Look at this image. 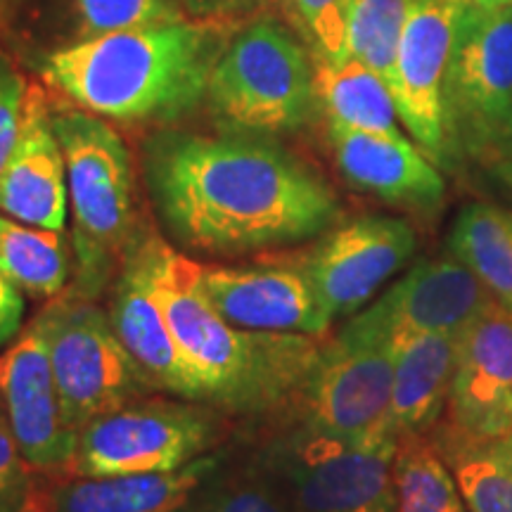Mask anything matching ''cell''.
I'll return each instance as SVG.
<instances>
[{
	"label": "cell",
	"instance_id": "6da1fadb",
	"mask_svg": "<svg viewBox=\"0 0 512 512\" xmlns=\"http://www.w3.org/2000/svg\"><path fill=\"white\" fill-rule=\"evenodd\" d=\"M145 178L166 228L192 252L297 245L339 219L328 181L259 133L162 131L145 145Z\"/></svg>",
	"mask_w": 512,
	"mask_h": 512
},
{
	"label": "cell",
	"instance_id": "7a4b0ae2",
	"mask_svg": "<svg viewBox=\"0 0 512 512\" xmlns=\"http://www.w3.org/2000/svg\"><path fill=\"white\" fill-rule=\"evenodd\" d=\"M233 34L228 19L117 31L43 53L36 72L72 105L128 126H166L207 100L214 64Z\"/></svg>",
	"mask_w": 512,
	"mask_h": 512
},
{
	"label": "cell",
	"instance_id": "3957f363",
	"mask_svg": "<svg viewBox=\"0 0 512 512\" xmlns=\"http://www.w3.org/2000/svg\"><path fill=\"white\" fill-rule=\"evenodd\" d=\"M152 278L183 354L202 377L207 403L233 411H268L297 399L325 342L297 332L235 328L202 285V266L150 235Z\"/></svg>",
	"mask_w": 512,
	"mask_h": 512
},
{
	"label": "cell",
	"instance_id": "277c9868",
	"mask_svg": "<svg viewBox=\"0 0 512 512\" xmlns=\"http://www.w3.org/2000/svg\"><path fill=\"white\" fill-rule=\"evenodd\" d=\"M67 164L72 247L79 266L76 294L91 299L121 264L136 238V169L110 121L81 107L53 110Z\"/></svg>",
	"mask_w": 512,
	"mask_h": 512
},
{
	"label": "cell",
	"instance_id": "5b68a950",
	"mask_svg": "<svg viewBox=\"0 0 512 512\" xmlns=\"http://www.w3.org/2000/svg\"><path fill=\"white\" fill-rule=\"evenodd\" d=\"M223 131H297L318 110L316 62L283 19L261 15L235 29L211 72L207 100Z\"/></svg>",
	"mask_w": 512,
	"mask_h": 512
},
{
	"label": "cell",
	"instance_id": "8992f818",
	"mask_svg": "<svg viewBox=\"0 0 512 512\" xmlns=\"http://www.w3.org/2000/svg\"><path fill=\"white\" fill-rule=\"evenodd\" d=\"M399 437L339 439L302 425L275 446V491L290 512H394Z\"/></svg>",
	"mask_w": 512,
	"mask_h": 512
},
{
	"label": "cell",
	"instance_id": "52a82bcc",
	"mask_svg": "<svg viewBox=\"0 0 512 512\" xmlns=\"http://www.w3.org/2000/svg\"><path fill=\"white\" fill-rule=\"evenodd\" d=\"M36 320L48 342L64 420L76 434L150 384L114 332L110 313L91 299H57Z\"/></svg>",
	"mask_w": 512,
	"mask_h": 512
},
{
	"label": "cell",
	"instance_id": "ba28073f",
	"mask_svg": "<svg viewBox=\"0 0 512 512\" xmlns=\"http://www.w3.org/2000/svg\"><path fill=\"white\" fill-rule=\"evenodd\" d=\"M216 441V418L190 403H126L86 425L67 470L72 477L174 472Z\"/></svg>",
	"mask_w": 512,
	"mask_h": 512
},
{
	"label": "cell",
	"instance_id": "9c48e42d",
	"mask_svg": "<svg viewBox=\"0 0 512 512\" xmlns=\"http://www.w3.org/2000/svg\"><path fill=\"white\" fill-rule=\"evenodd\" d=\"M453 157H498L512 110V8L467 5L446 74Z\"/></svg>",
	"mask_w": 512,
	"mask_h": 512
},
{
	"label": "cell",
	"instance_id": "30bf717a",
	"mask_svg": "<svg viewBox=\"0 0 512 512\" xmlns=\"http://www.w3.org/2000/svg\"><path fill=\"white\" fill-rule=\"evenodd\" d=\"M394 347L339 330L323 344L297 401L302 425L339 439L396 437L392 430Z\"/></svg>",
	"mask_w": 512,
	"mask_h": 512
},
{
	"label": "cell",
	"instance_id": "8fae6325",
	"mask_svg": "<svg viewBox=\"0 0 512 512\" xmlns=\"http://www.w3.org/2000/svg\"><path fill=\"white\" fill-rule=\"evenodd\" d=\"M467 5L470 0H415L394 67L392 95L401 124L415 145L444 169L453 164L446 126V74Z\"/></svg>",
	"mask_w": 512,
	"mask_h": 512
},
{
	"label": "cell",
	"instance_id": "7c38bea8",
	"mask_svg": "<svg viewBox=\"0 0 512 512\" xmlns=\"http://www.w3.org/2000/svg\"><path fill=\"white\" fill-rule=\"evenodd\" d=\"M418 240L394 216H361L328 230L302 259L320 309L330 320L354 316L396 271L408 264Z\"/></svg>",
	"mask_w": 512,
	"mask_h": 512
},
{
	"label": "cell",
	"instance_id": "4fadbf2b",
	"mask_svg": "<svg viewBox=\"0 0 512 512\" xmlns=\"http://www.w3.org/2000/svg\"><path fill=\"white\" fill-rule=\"evenodd\" d=\"M482 280L453 256L420 261L342 330L392 342L399 335L444 332L460 335L494 302Z\"/></svg>",
	"mask_w": 512,
	"mask_h": 512
},
{
	"label": "cell",
	"instance_id": "5bb4252c",
	"mask_svg": "<svg viewBox=\"0 0 512 512\" xmlns=\"http://www.w3.org/2000/svg\"><path fill=\"white\" fill-rule=\"evenodd\" d=\"M0 401L31 470H67L79 434L64 420L48 342L38 320L0 354Z\"/></svg>",
	"mask_w": 512,
	"mask_h": 512
},
{
	"label": "cell",
	"instance_id": "9a60e30c",
	"mask_svg": "<svg viewBox=\"0 0 512 512\" xmlns=\"http://www.w3.org/2000/svg\"><path fill=\"white\" fill-rule=\"evenodd\" d=\"M110 320L147 382L188 401H207L202 377L176 342L157 297L150 235L138 233L126 247L114 283Z\"/></svg>",
	"mask_w": 512,
	"mask_h": 512
},
{
	"label": "cell",
	"instance_id": "2e32d148",
	"mask_svg": "<svg viewBox=\"0 0 512 512\" xmlns=\"http://www.w3.org/2000/svg\"><path fill=\"white\" fill-rule=\"evenodd\" d=\"M202 285L214 309L235 328L323 337L332 325L302 261L202 266Z\"/></svg>",
	"mask_w": 512,
	"mask_h": 512
},
{
	"label": "cell",
	"instance_id": "e0dca14e",
	"mask_svg": "<svg viewBox=\"0 0 512 512\" xmlns=\"http://www.w3.org/2000/svg\"><path fill=\"white\" fill-rule=\"evenodd\" d=\"M67 164L43 83H27L15 147L0 171V214L29 226L67 228Z\"/></svg>",
	"mask_w": 512,
	"mask_h": 512
},
{
	"label": "cell",
	"instance_id": "ac0fdd59",
	"mask_svg": "<svg viewBox=\"0 0 512 512\" xmlns=\"http://www.w3.org/2000/svg\"><path fill=\"white\" fill-rule=\"evenodd\" d=\"M448 420L484 439L512 434V311L498 299L460 332Z\"/></svg>",
	"mask_w": 512,
	"mask_h": 512
},
{
	"label": "cell",
	"instance_id": "d6986e66",
	"mask_svg": "<svg viewBox=\"0 0 512 512\" xmlns=\"http://www.w3.org/2000/svg\"><path fill=\"white\" fill-rule=\"evenodd\" d=\"M328 143L337 169L354 188L415 211H437L444 204V176L403 133L382 136L328 124Z\"/></svg>",
	"mask_w": 512,
	"mask_h": 512
},
{
	"label": "cell",
	"instance_id": "ffe728a7",
	"mask_svg": "<svg viewBox=\"0 0 512 512\" xmlns=\"http://www.w3.org/2000/svg\"><path fill=\"white\" fill-rule=\"evenodd\" d=\"M460 335L418 332L392 339V430L396 437L430 434L448 408Z\"/></svg>",
	"mask_w": 512,
	"mask_h": 512
},
{
	"label": "cell",
	"instance_id": "44dd1931",
	"mask_svg": "<svg viewBox=\"0 0 512 512\" xmlns=\"http://www.w3.org/2000/svg\"><path fill=\"white\" fill-rule=\"evenodd\" d=\"M211 470L200 458L174 472L119 477H76L38 496V512H181Z\"/></svg>",
	"mask_w": 512,
	"mask_h": 512
},
{
	"label": "cell",
	"instance_id": "7402d4cb",
	"mask_svg": "<svg viewBox=\"0 0 512 512\" xmlns=\"http://www.w3.org/2000/svg\"><path fill=\"white\" fill-rule=\"evenodd\" d=\"M316 98L328 124L382 136L401 133L392 88L356 57L337 64L316 62Z\"/></svg>",
	"mask_w": 512,
	"mask_h": 512
},
{
	"label": "cell",
	"instance_id": "603a6c76",
	"mask_svg": "<svg viewBox=\"0 0 512 512\" xmlns=\"http://www.w3.org/2000/svg\"><path fill=\"white\" fill-rule=\"evenodd\" d=\"M432 439L456 477L467 512H512V434L484 439L448 420Z\"/></svg>",
	"mask_w": 512,
	"mask_h": 512
},
{
	"label": "cell",
	"instance_id": "cb8c5ba5",
	"mask_svg": "<svg viewBox=\"0 0 512 512\" xmlns=\"http://www.w3.org/2000/svg\"><path fill=\"white\" fill-rule=\"evenodd\" d=\"M448 252L512 311V211L467 204L448 235Z\"/></svg>",
	"mask_w": 512,
	"mask_h": 512
},
{
	"label": "cell",
	"instance_id": "d4e9b609",
	"mask_svg": "<svg viewBox=\"0 0 512 512\" xmlns=\"http://www.w3.org/2000/svg\"><path fill=\"white\" fill-rule=\"evenodd\" d=\"M72 254L62 230L38 228L0 214V273L27 297L50 299L69 280Z\"/></svg>",
	"mask_w": 512,
	"mask_h": 512
},
{
	"label": "cell",
	"instance_id": "484cf974",
	"mask_svg": "<svg viewBox=\"0 0 512 512\" xmlns=\"http://www.w3.org/2000/svg\"><path fill=\"white\" fill-rule=\"evenodd\" d=\"M394 484V512H467L456 477L430 434L399 439Z\"/></svg>",
	"mask_w": 512,
	"mask_h": 512
},
{
	"label": "cell",
	"instance_id": "4316f807",
	"mask_svg": "<svg viewBox=\"0 0 512 512\" xmlns=\"http://www.w3.org/2000/svg\"><path fill=\"white\" fill-rule=\"evenodd\" d=\"M415 0H351L347 22L349 57L373 69L392 88L399 43Z\"/></svg>",
	"mask_w": 512,
	"mask_h": 512
},
{
	"label": "cell",
	"instance_id": "83f0119b",
	"mask_svg": "<svg viewBox=\"0 0 512 512\" xmlns=\"http://www.w3.org/2000/svg\"><path fill=\"white\" fill-rule=\"evenodd\" d=\"M69 5L74 17L72 43L190 17L178 0H69Z\"/></svg>",
	"mask_w": 512,
	"mask_h": 512
},
{
	"label": "cell",
	"instance_id": "f1b7e54d",
	"mask_svg": "<svg viewBox=\"0 0 512 512\" xmlns=\"http://www.w3.org/2000/svg\"><path fill=\"white\" fill-rule=\"evenodd\" d=\"M285 22L309 46L313 62L337 64L349 57L347 22L351 0H275Z\"/></svg>",
	"mask_w": 512,
	"mask_h": 512
},
{
	"label": "cell",
	"instance_id": "f546056e",
	"mask_svg": "<svg viewBox=\"0 0 512 512\" xmlns=\"http://www.w3.org/2000/svg\"><path fill=\"white\" fill-rule=\"evenodd\" d=\"M29 470L10 430L8 415L0 408V512H19L27 505Z\"/></svg>",
	"mask_w": 512,
	"mask_h": 512
},
{
	"label": "cell",
	"instance_id": "4dcf8cb0",
	"mask_svg": "<svg viewBox=\"0 0 512 512\" xmlns=\"http://www.w3.org/2000/svg\"><path fill=\"white\" fill-rule=\"evenodd\" d=\"M24 93H27L24 76L5 57H0V171L15 147Z\"/></svg>",
	"mask_w": 512,
	"mask_h": 512
},
{
	"label": "cell",
	"instance_id": "1f68e13d",
	"mask_svg": "<svg viewBox=\"0 0 512 512\" xmlns=\"http://www.w3.org/2000/svg\"><path fill=\"white\" fill-rule=\"evenodd\" d=\"M214 512H290L271 482H242L221 491Z\"/></svg>",
	"mask_w": 512,
	"mask_h": 512
},
{
	"label": "cell",
	"instance_id": "d6a6232c",
	"mask_svg": "<svg viewBox=\"0 0 512 512\" xmlns=\"http://www.w3.org/2000/svg\"><path fill=\"white\" fill-rule=\"evenodd\" d=\"M24 318V292L0 273V349L10 344L22 328Z\"/></svg>",
	"mask_w": 512,
	"mask_h": 512
},
{
	"label": "cell",
	"instance_id": "836d02e7",
	"mask_svg": "<svg viewBox=\"0 0 512 512\" xmlns=\"http://www.w3.org/2000/svg\"><path fill=\"white\" fill-rule=\"evenodd\" d=\"M190 17L197 19H233L254 10L259 0H178Z\"/></svg>",
	"mask_w": 512,
	"mask_h": 512
},
{
	"label": "cell",
	"instance_id": "e575fe53",
	"mask_svg": "<svg viewBox=\"0 0 512 512\" xmlns=\"http://www.w3.org/2000/svg\"><path fill=\"white\" fill-rule=\"evenodd\" d=\"M503 159H512V110H510L508 124L503 128L501 145H498V162H503Z\"/></svg>",
	"mask_w": 512,
	"mask_h": 512
},
{
	"label": "cell",
	"instance_id": "d590c367",
	"mask_svg": "<svg viewBox=\"0 0 512 512\" xmlns=\"http://www.w3.org/2000/svg\"><path fill=\"white\" fill-rule=\"evenodd\" d=\"M496 174L512 190V159H503V162H498Z\"/></svg>",
	"mask_w": 512,
	"mask_h": 512
},
{
	"label": "cell",
	"instance_id": "8d00e7d4",
	"mask_svg": "<svg viewBox=\"0 0 512 512\" xmlns=\"http://www.w3.org/2000/svg\"><path fill=\"white\" fill-rule=\"evenodd\" d=\"M472 5L486 10H498V8H512V0H470Z\"/></svg>",
	"mask_w": 512,
	"mask_h": 512
},
{
	"label": "cell",
	"instance_id": "74e56055",
	"mask_svg": "<svg viewBox=\"0 0 512 512\" xmlns=\"http://www.w3.org/2000/svg\"><path fill=\"white\" fill-rule=\"evenodd\" d=\"M8 5H10V0H0V19L8 15Z\"/></svg>",
	"mask_w": 512,
	"mask_h": 512
},
{
	"label": "cell",
	"instance_id": "f35d334b",
	"mask_svg": "<svg viewBox=\"0 0 512 512\" xmlns=\"http://www.w3.org/2000/svg\"><path fill=\"white\" fill-rule=\"evenodd\" d=\"M10 5H12V0H10ZM10 5H8V10H10Z\"/></svg>",
	"mask_w": 512,
	"mask_h": 512
}]
</instances>
